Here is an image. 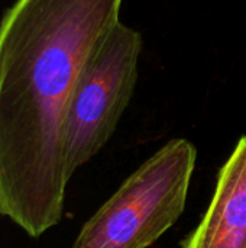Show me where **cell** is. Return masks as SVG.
Returning <instances> with one entry per match:
<instances>
[{
	"instance_id": "cell-3",
	"label": "cell",
	"mask_w": 246,
	"mask_h": 248,
	"mask_svg": "<svg viewBox=\"0 0 246 248\" xmlns=\"http://www.w3.org/2000/svg\"><path fill=\"white\" fill-rule=\"evenodd\" d=\"M141 52V33L119 22L86 64L65 125V166L70 177L116 131L133 94Z\"/></svg>"
},
{
	"instance_id": "cell-2",
	"label": "cell",
	"mask_w": 246,
	"mask_h": 248,
	"mask_svg": "<svg viewBox=\"0 0 246 248\" xmlns=\"http://www.w3.org/2000/svg\"><path fill=\"white\" fill-rule=\"evenodd\" d=\"M196 147L171 140L141 164L88 218L71 248H148L186 209Z\"/></svg>"
},
{
	"instance_id": "cell-4",
	"label": "cell",
	"mask_w": 246,
	"mask_h": 248,
	"mask_svg": "<svg viewBox=\"0 0 246 248\" xmlns=\"http://www.w3.org/2000/svg\"><path fill=\"white\" fill-rule=\"evenodd\" d=\"M183 248H246V137L219 171L212 202Z\"/></svg>"
},
{
	"instance_id": "cell-1",
	"label": "cell",
	"mask_w": 246,
	"mask_h": 248,
	"mask_svg": "<svg viewBox=\"0 0 246 248\" xmlns=\"http://www.w3.org/2000/svg\"><path fill=\"white\" fill-rule=\"evenodd\" d=\"M123 0H14L0 19V215L30 238L64 215L65 125Z\"/></svg>"
}]
</instances>
